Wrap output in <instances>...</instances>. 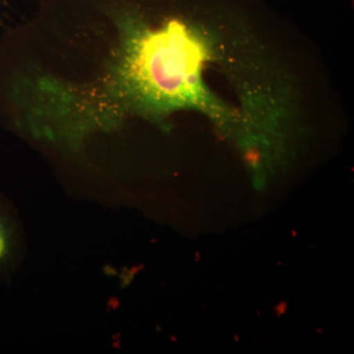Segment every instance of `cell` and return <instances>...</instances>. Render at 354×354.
I'll use <instances>...</instances> for the list:
<instances>
[{
  "label": "cell",
  "instance_id": "obj_1",
  "mask_svg": "<svg viewBox=\"0 0 354 354\" xmlns=\"http://www.w3.org/2000/svg\"><path fill=\"white\" fill-rule=\"evenodd\" d=\"M26 252V234L19 214L11 200L0 192V283L13 278Z\"/></svg>",
  "mask_w": 354,
  "mask_h": 354
}]
</instances>
